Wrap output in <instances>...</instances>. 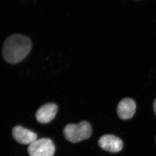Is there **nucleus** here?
<instances>
[{"label":"nucleus","instance_id":"nucleus-1","mask_svg":"<svg viewBox=\"0 0 156 156\" xmlns=\"http://www.w3.org/2000/svg\"><path fill=\"white\" fill-rule=\"evenodd\" d=\"M32 47V41L27 37L20 34L12 35L5 41L3 56L8 63L16 64L26 58Z\"/></svg>","mask_w":156,"mask_h":156},{"label":"nucleus","instance_id":"nucleus-2","mask_svg":"<svg viewBox=\"0 0 156 156\" xmlns=\"http://www.w3.org/2000/svg\"><path fill=\"white\" fill-rule=\"evenodd\" d=\"M63 133L68 141L78 143L90 137L92 133L91 126L85 121L78 124H69L64 128Z\"/></svg>","mask_w":156,"mask_h":156},{"label":"nucleus","instance_id":"nucleus-3","mask_svg":"<svg viewBox=\"0 0 156 156\" xmlns=\"http://www.w3.org/2000/svg\"><path fill=\"white\" fill-rule=\"evenodd\" d=\"M55 150L54 144L49 138L37 140L27 149L30 156H53Z\"/></svg>","mask_w":156,"mask_h":156},{"label":"nucleus","instance_id":"nucleus-4","mask_svg":"<svg viewBox=\"0 0 156 156\" xmlns=\"http://www.w3.org/2000/svg\"><path fill=\"white\" fill-rule=\"evenodd\" d=\"M98 144L101 148L111 153H118L123 149V143L118 137L111 134H105L99 138Z\"/></svg>","mask_w":156,"mask_h":156},{"label":"nucleus","instance_id":"nucleus-5","mask_svg":"<svg viewBox=\"0 0 156 156\" xmlns=\"http://www.w3.org/2000/svg\"><path fill=\"white\" fill-rule=\"evenodd\" d=\"M12 135L14 139L21 144L30 145L37 140L36 134L20 125L13 128Z\"/></svg>","mask_w":156,"mask_h":156},{"label":"nucleus","instance_id":"nucleus-6","mask_svg":"<svg viewBox=\"0 0 156 156\" xmlns=\"http://www.w3.org/2000/svg\"><path fill=\"white\" fill-rule=\"evenodd\" d=\"M136 105L135 101L130 98H125L120 101L117 107V113L122 120H128L135 114Z\"/></svg>","mask_w":156,"mask_h":156},{"label":"nucleus","instance_id":"nucleus-7","mask_svg":"<svg viewBox=\"0 0 156 156\" xmlns=\"http://www.w3.org/2000/svg\"><path fill=\"white\" fill-rule=\"evenodd\" d=\"M58 107L55 104H45L39 108L36 114V118L42 124L49 123L55 117Z\"/></svg>","mask_w":156,"mask_h":156},{"label":"nucleus","instance_id":"nucleus-8","mask_svg":"<svg viewBox=\"0 0 156 156\" xmlns=\"http://www.w3.org/2000/svg\"><path fill=\"white\" fill-rule=\"evenodd\" d=\"M153 108L154 111V112H155V114L156 116V98L155 99L154 101Z\"/></svg>","mask_w":156,"mask_h":156},{"label":"nucleus","instance_id":"nucleus-9","mask_svg":"<svg viewBox=\"0 0 156 156\" xmlns=\"http://www.w3.org/2000/svg\"></svg>","mask_w":156,"mask_h":156}]
</instances>
